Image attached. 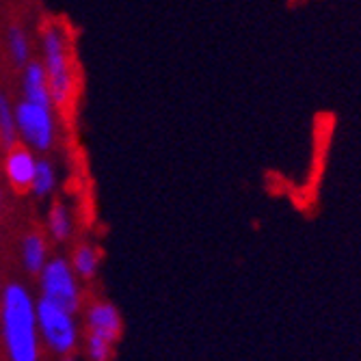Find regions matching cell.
Wrapping results in <instances>:
<instances>
[{"instance_id":"cell-1","label":"cell","mask_w":361,"mask_h":361,"mask_svg":"<svg viewBox=\"0 0 361 361\" xmlns=\"http://www.w3.org/2000/svg\"><path fill=\"white\" fill-rule=\"evenodd\" d=\"M0 338L7 361H42L37 301L20 281L7 283L0 292Z\"/></svg>"},{"instance_id":"cell-2","label":"cell","mask_w":361,"mask_h":361,"mask_svg":"<svg viewBox=\"0 0 361 361\" xmlns=\"http://www.w3.org/2000/svg\"><path fill=\"white\" fill-rule=\"evenodd\" d=\"M42 65L54 109H68L74 97L76 76L68 28L59 22H48L42 30Z\"/></svg>"},{"instance_id":"cell-3","label":"cell","mask_w":361,"mask_h":361,"mask_svg":"<svg viewBox=\"0 0 361 361\" xmlns=\"http://www.w3.org/2000/svg\"><path fill=\"white\" fill-rule=\"evenodd\" d=\"M37 329L42 346H46L52 355L61 359L74 355L80 340V326L76 314L50 301L37 299Z\"/></svg>"},{"instance_id":"cell-4","label":"cell","mask_w":361,"mask_h":361,"mask_svg":"<svg viewBox=\"0 0 361 361\" xmlns=\"http://www.w3.org/2000/svg\"><path fill=\"white\" fill-rule=\"evenodd\" d=\"M39 277V299L50 301L72 314H78L82 303L80 279L74 275L68 257L54 255L46 262Z\"/></svg>"},{"instance_id":"cell-5","label":"cell","mask_w":361,"mask_h":361,"mask_svg":"<svg viewBox=\"0 0 361 361\" xmlns=\"http://www.w3.org/2000/svg\"><path fill=\"white\" fill-rule=\"evenodd\" d=\"M13 113H16L18 139H22V145L39 154H46L54 147L56 143L54 109L18 100L13 104Z\"/></svg>"},{"instance_id":"cell-6","label":"cell","mask_w":361,"mask_h":361,"mask_svg":"<svg viewBox=\"0 0 361 361\" xmlns=\"http://www.w3.org/2000/svg\"><path fill=\"white\" fill-rule=\"evenodd\" d=\"M123 331L119 310L111 301H93L85 312V336L117 344Z\"/></svg>"},{"instance_id":"cell-7","label":"cell","mask_w":361,"mask_h":361,"mask_svg":"<svg viewBox=\"0 0 361 361\" xmlns=\"http://www.w3.org/2000/svg\"><path fill=\"white\" fill-rule=\"evenodd\" d=\"M37 167V156L26 145L18 143L11 149H7L5 156V176L16 192H28L32 184V176H35Z\"/></svg>"},{"instance_id":"cell-8","label":"cell","mask_w":361,"mask_h":361,"mask_svg":"<svg viewBox=\"0 0 361 361\" xmlns=\"http://www.w3.org/2000/svg\"><path fill=\"white\" fill-rule=\"evenodd\" d=\"M22 100L39 104V106H48L54 109L52 97H50V87H48V78L44 72L42 61L32 59L26 68L22 70Z\"/></svg>"},{"instance_id":"cell-9","label":"cell","mask_w":361,"mask_h":361,"mask_svg":"<svg viewBox=\"0 0 361 361\" xmlns=\"http://www.w3.org/2000/svg\"><path fill=\"white\" fill-rule=\"evenodd\" d=\"M20 259L28 275H39L50 259L48 240L42 232H28L20 240Z\"/></svg>"},{"instance_id":"cell-10","label":"cell","mask_w":361,"mask_h":361,"mask_svg":"<svg viewBox=\"0 0 361 361\" xmlns=\"http://www.w3.org/2000/svg\"><path fill=\"white\" fill-rule=\"evenodd\" d=\"M48 234L54 243H68L74 234V219L63 202H54L48 210Z\"/></svg>"},{"instance_id":"cell-11","label":"cell","mask_w":361,"mask_h":361,"mask_svg":"<svg viewBox=\"0 0 361 361\" xmlns=\"http://www.w3.org/2000/svg\"><path fill=\"white\" fill-rule=\"evenodd\" d=\"M72 271L78 279H93L100 271V251H97L93 245L82 243L74 249L72 253Z\"/></svg>"},{"instance_id":"cell-12","label":"cell","mask_w":361,"mask_h":361,"mask_svg":"<svg viewBox=\"0 0 361 361\" xmlns=\"http://www.w3.org/2000/svg\"><path fill=\"white\" fill-rule=\"evenodd\" d=\"M59 184V173L54 162L48 160L46 156L37 158V167H35V176H32V184H30V192L39 197V200H46L56 190Z\"/></svg>"},{"instance_id":"cell-13","label":"cell","mask_w":361,"mask_h":361,"mask_svg":"<svg viewBox=\"0 0 361 361\" xmlns=\"http://www.w3.org/2000/svg\"><path fill=\"white\" fill-rule=\"evenodd\" d=\"M7 48H9V56L13 61V65L18 70H24L26 65L32 61L30 59V42L26 30L20 24H11L7 30Z\"/></svg>"},{"instance_id":"cell-14","label":"cell","mask_w":361,"mask_h":361,"mask_svg":"<svg viewBox=\"0 0 361 361\" xmlns=\"http://www.w3.org/2000/svg\"><path fill=\"white\" fill-rule=\"evenodd\" d=\"M0 143L7 149L18 145V128H16V113L9 95L0 91Z\"/></svg>"},{"instance_id":"cell-15","label":"cell","mask_w":361,"mask_h":361,"mask_svg":"<svg viewBox=\"0 0 361 361\" xmlns=\"http://www.w3.org/2000/svg\"><path fill=\"white\" fill-rule=\"evenodd\" d=\"M85 350L89 361H111L113 359V350L115 346L104 342V340H97L91 336H85Z\"/></svg>"},{"instance_id":"cell-16","label":"cell","mask_w":361,"mask_h":361,"mask_svg":"<svg viewBox=\"0 0 361 361\" xmlns=\"http://www.w3.org/2000/svg\"><path fill=\"white\" fill-rule=\"evenodd\" d=\"M3 202H5V195H3V190H0V210H3Z\"/></svg>"}]
</instances>
